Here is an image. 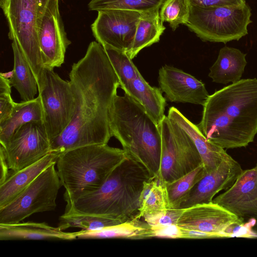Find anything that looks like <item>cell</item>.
Here are the masks:
<instances>
[{
    "mask_svg": "<svg viewBox=\"0 0 257 257\" xmlns=\"http://www.w3.org/2000/svg\"><path fill=\"white\" fill-rule=\"evenodd\" d=\"M55 165L49 166L13 200L0 209V224L18 223L34 213L55 209L62 186Z\"/></svg>",
    "mask_w": 257,
    "mask_h": 257,
    "instance_id": "9",
    "label": "cell"
},
{
    "mask_svg": "<svg viewBox=\"0 0 257 257\" xmlns=\"http://www.w3.org/2000/svg\"><path fill=\"white\" fill-rule=\"evenodd\" d=\"M10 79L0 76V122L8 118L14 107L15 102L11 97Z\"/></svg>",
    "mask_w": 257,
    "mask_h": 257,
    "instance_id": "34",
    "label": "cell"
},
{
    "mask_svg": "<svg viewBox=\"0 0 257 257\" xmlns=\"http://www.w3.org/2000/svg\"><path fill=\"white\" fill-rule=\"evenodd\" d=\"M124 93L129 95L145 108L159 125L165 116L166 99L160 88L151 86L141 73L129 84Z\"/></svg>",
    "mask_w": 257,
    "mask_h": 257,
    "instance_id": "22",
    "label": "cell"
},
{
    "mask_svg": "<svg viewBox=\"0 0 257 257\" xmlns=\"http://www.w3.org/2000/svg\"><path fill=\"white\" fill-rule=\"evenodd\" d=\"M197 124L224 149L246 147L257 134V78L241 79L209 95Z\"/></svg>",
    "mask_w": 257,
    "mask_h": 257,
    "instance_id": "2",
    "label": "cell"
},
{
    "mask_svg": "<svg viewBox=\"0 0 257 257\" xmlns=\"http://www.w3.org/2000/svg\"><path fill=\"white\" fill-rule=\"evenodd\" d=\"M141 13L137 11L106 10L98 12L91 28L96 40L103 48L125 53L133 44Z\"/></svg>",
    "mask_w": 257,
    "mask_h": 257,
    "instance_id": "13",
    "label": "cell"
},
{
    "mask_svg": "<svg viewBox=\"0 0 257 257\" xmlns=\"http://www.w3.org/2000/svg\"><path fill=\"white\" fill-rule=\"evenodd\" d=\"M242 171L240 165L229 155L195 185L182 200L179 208L213 201L216 194L233 185Z\"/></svg>",
    "mask_w": 257,
    "mask_h": 257,
    "instance_id": "16",
    "label": "cell"
},
{
    "mask_svg": "<svg viewBox=\"0 0 257 257\" xmlns=\"http://www.w3.org/2000/svg\"><path fill=\"white\" fill-rule=\"evenodd\" d=\"M162 138L160 168L158 177L166 185L202 164L191 138L175 121L165 115L159 125Z\"/></svg>",
    "mask_w": 257,
    "mask_h": 257,
    "instance_id": "8",
    "label": "cell"
},
{
    "mask_svg": "<svg viewBox=\"0 0 257 257\" xmlns=\"http://www.w3.org/2000/svg\"><path fill=\"white\" fill-rule=\"evenodd\" d=\"M171 209L166 185L157 177L146 181L140 198L139 212L141 218L149 213Z\"/></svg>",
    "mask_w": 257,
    "mask_h": 257,
    "instance_id": "27",
    "label": "cell"
},
{
    "mask_svg": "<svg viewBox=\"0 0 257 257\" xmlns=\"http://www.w3.org/2000/svg\"><path fill=\"white\" fill-rule=\"evenodd\" d=\"M103 48L117 75L119 87L124 91L140 72L126 53L108 47Z\"/></svg>",
    "mask_w": 257,
    "mask_h": 257,
    "instance_id": "31",
    "label": "cell"
},
{
    "mask_svg": "<svg viewBox=\"0 0 257 257\" xmlns=\"http://www.w3.org/2000/svg\"><path fill=\"white\" fill-rule=\"evenodd\" d=\"M183 209H168L145 214L144 218L150 226L177 224L178 220Z\"/></svg>",
    "mask_w": 257,
    "mask_h": 257,
    "instance_id": "33",
    "label": "cell"
},
{
    "mask_svg": "<svg viewBox=\"0 0 257 257\" xmlns=\"http://www.w3.org/2000/svg\"><path fill=\"white\" fill-rule=\"evenodd\" d=\"M75 110L68 126L50 141V152L60 154L88 145L107 144L112 137L109 111L117 89V75L103 47L91 42L69 73Z\"/></svg>",
    "mask_w": 257,
    "mask_h": 257,
    "instance_id": "1",
    "label": "cell"
},
{
    "mask_svg": "<svg viewBox=\"0 0 257 257\" xmlns=\"http://www.w3.org/2000/svg\"><path fill=\"white\" fill-rule=\"evenodd\" d=\"M151 178L143 166L126 156L98 190L66 204L65 211L107 216L123 222L138 218L144 183Z\"/></svg>",
    "mask_w": 257,
    "mask_h": 257,
    "instance_id": "3",
    "label": "cell"
},
{
    "mask_svg": "<svg viewBox=\"0 0 257 257\" xmlns=\"http://www.w3.org/2000/svg\"><path fill=\"white\" fill-rule=\"evenodd\" d=\"M112 137L121 144L126 157L140 163L151 177L158 176L161 165L160 128L144 106L129 95H116L109 111Z\"/></svg>",
    "mask_w": 257,
    "mask_h": 257,
    "instance_id": "4",
    "label": "cell"
},
{
    "mask_svg": "<svg viewBox=\"0 0 257 257\" xmlns=\"http://www.w3.org/2000/svg\"><path fill=\"white\" fill-rule=\"evenodd\" d=\"M251 16V9L246 4L210 8L191 5L185 25L204 42L226 44L247 35V27L252 23Z\"/></svg>",
    "mask_w": 257,
    "mask_h": 257,
    "instance_id": "7",
    "label": "cell"
},
{
    "mask_svg": "<svg viewBox=\"0 0 257 257\" xmlns=\"http://www.w3.org/2000/svg\"><path fill=\"white\" fill-rule=\"evenodd\" d=\"M158 82L166 99L172 102L203 106L209 95L203 82L171 66L166 65L159 69Z\"/></svg>",
    "mask_w": 257,
    "mask_h": 257,
    "instance_id": "17",
    "label": "cell"
},
{
    "mask_svg": "<svg viewBox=\"0 0 257 257\" xmlns=\"http://www.w3.org/2000/svg\"><path fill=\"white\" fill-rule=\"evenodd\" d=\"M14 69L10 81L18 91L23 101L35 98L38 91L37 81L30 65L16 40L12 41Z\"/></svg>",
    "mask_w": 257,
    "mask_h": 257,
    "instance_id": "26",
    "label": "cell"
},
{
    "mask_svg": "<svg viewBox=\"0 0 257 257\" xmlns=\"http://www.w3.org/2000/svg\"><path fill=\"white\" fill-rule=\"evenodd\" d=\"M160 9L141 13L133 44L126 53L131 59L143 49L159 41L166 29L160 18Z\"/></svg>",
    "mask_w": 257,
    "mask_h": 257,
    "instance_id": "25",
    "label": "cell"
},
{
    "mask_svg": "<svg viewBox=\"0 0 257 257\" xmlns=\"http://www.w3.org/2000/svg\"><path fill=\"white\" fill-rule=\"evenodd\" d=\"M77 238L76 232H66L45 222L0 224V240H68Z\"/></svg>",
    "mask_w": 257,
    "mask_h": 257,
    "instance_id": "19",
    "label": "cell"
},
{
    "mask_svg": "<svg viewBox=\"0 0 257 257\" xmlns=\"http://www.w3.org/2000/svg\"><path fill=\"white\" fill-rule=\"evenodd\" d=\"M77 238H127L144 239L152 238L151 226L140 218H134L119 224L104 227L101 229L76 232Z\"/></svg>",
    "mask_w": 257,
    "mask_h": 257,
    "instance_id": "24",
    "label": "cell"
},
{
    "mask_svg": "<svg viewBox=\"0 0 257 257\" xmlns=\"http://www.w3.org/2000/svg\"><path fill=\"white\" fill-rule=\"evenodd\" d=\"M43 111V123L50 141L59 136L71 122L75 100L69 81L54 69L44 67L37 81Z\"/></svg>",
    "mask_w": 257,
    "mask_h": 257,
    "instance_id": "10",
    "label": "cell"
},
{
    "mask_svg": "<svg viewBox=\"0 0 257 257\" xmlns=\"http://www.w3.org/2000/svg\"><path fill=\"white\" fill-rule=\"evenodd\" d=\"M59 155L50 152L37 162L10 173L8 179L0 185V209L13 200L49 166L56 163Z\"/></svg>",
    "mask_w": 257,
    "mask_h": 257,
    "instance_id": "20",
    "label": "cell"
},
{
    "mask_svg": "<svg viewBox=\"0 0 257 257\" xmlns=\"http://www.w3.org/2000/svg\"><path fill=\"white\" fill-rule=\"evenodd\" d=\"M10 169L15 173L40 160L50 153V141L43 121L25 123L5 147L1 145Z\"/></svg>",
    "mask_w": 257,
    "mask_h": 257,
    "instance_id": "12",
    "label": "cell"
},
{
    "mask_svg": "<svg viewBox=\"0 0 257 257\" xmlns=\"http://www.w3.org/2000/svg\"><path fill=\"white\" fill-rule=\"evenodd\" d=\"M165 0H91L88 5L89 11L106 10L133 11L143 13L160 8Z\"/></svg>",
    "mask_w": 257,
    "mask_h": 257,
    "instance_id": "30",
    "label": "cell"
},
{
    "mask_svg": "<svg viewBox=\"0 0 257 257\" xmlns=\"http://www.w3.org/2000/svg\"><path fill=\"white\" fill-rule=\"evenodd\" d=\"M177 225L203 232L209 238L247 236L244 220L213 201L183 208Z\"/></svg>",
    "mask_w": 257,
    "mask_h": 257,
    "instance_id": "11",
    "label": "cell"
},
{
    "mask_svg": "<svg viewBox=\"0 0 257 257\" xmlns=\"http://www.w3.org/2000/svg\"><path fill=\"white\" fill-rule=\"evenodd\" d=\"M125 157L123 149L107 144L85 146L61 153L57 171L65 189L66 204L98 190Z\"/></svg>",
    "mask_w": 257,
    "mask_h": 257,
    "instance_id": "5",
    "label": "cell"
},
{
    "mask_svg": "<svg viewBox=\"0 0 257 257\" xmlns=\"http://www.w3.org/2000/svg\"><path fill=\"white\" fill-rule=\"evenodd\" d=\"M251 221L248 222V227L251 237H257V219H251Z\"/></svg>",
    "mask_w": 257,
    "mask_h": 257,
    "instance_id": "38",
    "label": "cell"
},
{
    "mask_svg": "<svg viewBox=\"0 0 257 257\" xmlns=\"http://www.w3.org/2000/svg\"><path fill=\"white\" fill-rule=\"evenodd\" d=\"M190 6L189 0H165L160 8L161 20L168 22L175 31L180 24L185 25L188 22Z\"/></svg>",
    "mask_w": 257,
    "mask_h": 257,
    "instance_id": "32",
    "label": "cell"
},
{
    "mask_svg": "<svg viewBox=\"0 0 257 257\" xmlns=\"http://www.w3.org/2000/svg\"><path fill=\"white\" fill-rule=\"evenodd\" d=\"M49 0H0L8 36L16 40L38 81L44 68L38 39L41 18Z\"/></svg>",
    "mask_w": 257,
    "mask_h": 257,
    "instance_id": "6",
    "label": "cell"
},
{
    "mask_svg": "<svg viewBox=\"0 0 257 257\" xmlns=\"http://www.w3.org/2000/svg\"><path fill=\"white\" fill-rule=\"evenodd\" d=\"M59 0H49L41 18L38 39L44 67L54 69L64 63L71 44L65 31L59 9Z\"/></svg>",
    "mask_w": 257,
    "mask_h": 257,
    "instance_id": "14",
    "label": "cell"
},
{
    "mask_svg": "<svg viewBox=\"0 0 257 257\" xmlns=\"http://www.w3.org/2000/svg\"><path fill=\"white\" fill-rule=\"evenodd\" d=\"M0 163H1V178L0 185L3 184L9 177L10 173V169L7 161L5 158L3 151L0 148Z\"/></svg>",
    "mask_w": 257,
    "mask_h": 257,
    "instance_id": "37",
    "label": "cell"
},
{
    "mask_svg": "<svg viewBox=\"0 0 257 257\" xmlns=\"http://www.w3.org/2000/svg\"><path fill=\"white\" fill-rule=\"evenodd\" d=\"M191 6L201 8L224 6H240L246 4V0H189Z\"/></svg>",
    "mask_w": 257,
    "mask_h": 257,
    "instance_id": "36",
    "label": "cell"
},
{
    "mask_svg": "<svg viewBox=\"0 0 257 257\" xmlns=\"http://www.w3.org/2000/svg\"><path fill=\"white\" fill-rule=\"evenodd\" d=\"M167 116L181 127L192 140L207 173L216 168L229 156L225 149L207 140L197 124L189 120L175 107L169 108Z\"/></svg>",
    "mask_w": 257,
    "mask_h": 257,
    "instance_id": "18",
    "label": "cell"
},
{
    "mask_svg": "<svg viewBox=\"0 0 257 257\" xmlns=\"http://www.w3.org/2000/svg\"><path fill=\"white\" fill-rule=\"evenodd\" d=\"M150 226L153 237L184 239L183 229L177 224Z\"/></svg>",
    "mask_w": 257,
    "mask_h": 257,
    "instance_id": "35",
    "label": "cell"
},
{
    "mask_svg": "<svg viewBox=\"0 0 257 257\" xmlns=\"http://www.w3.org/2000/svg\"><path fill=\"white\" fill-rule=\"evenodd\" d=\"M244 221L257 219V164L243 170L233 185L213 199Z\"/></svg>",
    "mask_w": 257,
    "mask_h": 257,
    "instance_id": "15",
    "label": "cell"
},
{
    "mask_svg": "<svg viewBox=\"0 0 257 257\" xmlns=\"http://www.w3.org/2000/svg\"><path fill=\"white\" fill-rule=\"evenodd\" d=\"M35 121H43V107L39 96L31 100L16 102L10 117L0 122L1 145L5 147L20 127Z\"/></svg>",
    "mask_w": 257,
    "mask_h": 257,
    "instance_id": "23",
    "label": "cell"
},
{
    "mask_svg": "<svg viewBox=\"0 0 257 257\" xmlns=\"http://www.w3.org/2000/svg\"><path fill=\"white\" fill-rule=\"evenodd\" d=\"M206 173L202 164L190 172L166 184L170 208H179L185 196Z\"/></svg>",
    "mask_w": 257,
    "mask_h": 257,
    "instance_id": "29",
    "label": "cell"
},
{
    "mask_svg": "<svg viewBox=\"0 0 257 257\" xmlns=\"http://www.w3.org/2000/svg\"><path fill=\"white\" fill-rule=\"evenodd\" d=\"M246 55L238 49L228 46L222 47L209 69L208 76L213 82L222 84L239 81L247 64Z\"/></svg>",
    "mask_w": 257,
    "mask_h": 257,
    "instance_id": "21",
    "label": "cell"
},
{
    "mask_svg": "<svg viewBox=\"0 0 257 257\" xmlns=\"http://www.w3.org/2000/svg\"><path fill=\"white\" fill-rule=\"evenodd\" d=\"M122 222L107 216L65 211L60 217L58 227L63 231L71 227H76L81 229V231H87L101 229Z\"/></svg>",
    "mask_w": 257,
    "mask_h": 257,
    "instance_id": "28",
    "label": "cell"
}]
</instances>
